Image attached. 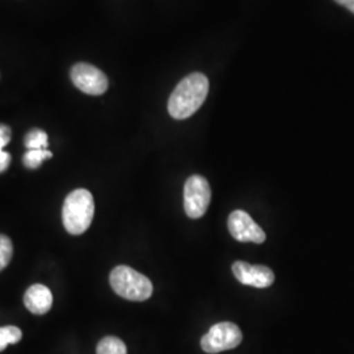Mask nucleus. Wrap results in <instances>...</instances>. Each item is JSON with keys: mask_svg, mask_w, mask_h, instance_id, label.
<instances>
[{"mask_svg": "<svg viewBox=\"0 0 354 354\" xmlns=\"http://www.w3.org/2000/svg\"><path fill=\"white\" fill-rule=\"evenodd\" d=\"M24 304L26 308L35 315H44L50 311L53 306V294L45 285H32L24 295Z\"/></svg>", "mask_w": 354, "mask_h": 354, "instance_id": "nucleus-9", "label": "nucleus"}, {"mask_svg": "<svg viewBox=\"0 0 354 354\" xmlns=\"http://www.w3.org/2000/svg\"><path fill=\"white\" fill-rule=\"evenodd\" d=\"M337 4L348 8L351 12L354 13V0H335Z\"/></svg>", "mask_w": 354, "mask_h": 354, "instance_id": "nucleus-17", "label": "nucleus"}, {"mask_svg": "<svg viewBox=\"0 0 354 354\" xmlns=\"http://www.w3.org/2000/svg\"><path fill=\"white\" fill-rule=\"evenodd\" d=\"M243 342L241 328L231 322H222L213 326L201 339L203 352L209 354L221 353L236 348Z\"/></svg>", "mask_w": 354, "mask_h": 354, "instance_id": "nucleus-4", "label": "nucleus"}, {"mask_svg": "<svg viewBox=\"0 0 354 354\" xmlns=\"http://www.w3.org/2000/svg\"><path fill=\"white\" fill-rule=\"evenodd\" d=\"M95 215V203L87 189L73 190L64 200V226L71 235H82L88 230Z\"/></svg>", "mask_w": 354, "mask_h": 354, "instance_id": "nucleus-2", "label": "nucleus"}, {"mask_svg": "<svg viewBox=\"0 0 354 354\" xmlns=\"http://www.w3.org/2000/svg\"><path fill=\"white\" fill-rule=\"evenodd\" d=\"M212 201V189L207 180L200 175L190 176L184 187V209L192 219L201 218Z\"/></svg>", "mask_w": 354, "mask_h": 354, "instance_id": "nucleus-5", "label": "nucleus"}, {"mask_svg": "<svg viewBox=\"0 0 354 354\" xmlns=\"http://www.w3.org/2000/svg\"><path fill=\"white\" fill-rule=\"evenodd\" d=\"M10 165H11V155L8 152H1L0 153V174H3Z\"/></svg>", "mask_w": 354, "mask_h": 354, "instance_id": "nucleus-16", "label": "nucleus"}, {"mask_svg": "<svg viewBox=\"0 0 354 354\" xmlns=\"http://www.w3.org/2000/svg\"><path fill=\"white\" fill-rule=\"evenodd\" d=\"M11 140V129L7 125H0V153L4 152V147L10 143Z\"/></svg>", "mask_w": 354, "mask_h": 354, "instance_id": "nucleus-15", "label": "nucleus"}, {"mask_svg": "<svg viewBox=\"0 0 354 354\" xmlns=\"http://www.w3.org/2000/svg\"><path fill=\"white\" fill-rule=\"evenodd\" d=\"M24 145L28 150L48 149V134L41 129H33L26 134Z\"/></svg>", "mask_w": 354, "mask_h": 354, "instance_id": "nucleus-11", "label": "nucleus"}, {"mask_svg": "<svg viewBox=\"0 0 354 354\" xmlns=\"http://www.w3.org/2000/svg\"><path fill=\"white\" fill-rule=\"evenodd\" d=\"M23 337L21 329L15 326L0 327V352H3L8 345L17 344Z\"/></svg>", "mask_w": 354, "mask_h": 354, "instance_id": "nucleus-12", "label": "nucleus"}, {"mask_svg": "<svg viewBox=\"0 0 354 354\" xmlns=\"http://www.w3.org/2000/svg\"><path fill=\"white\" fill-rule=\"evenodd\" d=\"M228 231L234 239L241 243L251 241L261 244L266 239L264 230L260 227L251 215L243 210H235L228 216Z\"/></svg>", "mask_w": 354, "mask_h": 354, "instance_id": "nucleus-7", "label": "nucleus"}, {"mask_svg": "<svg viewBox=\"0 0 354 354\" xmlns=\"http://www.w3.org/2000/svg\"><path fill=\"white\" fill-rule=\"evenodd\" d=\"M12 253L13 247L11 239L6 235H0V270H3L10 264L12 259Z\"/></svg>", "mask_w": 354, "mask_h": 354, "instance_id": "nucleus-14", "label": "nucleus"}, {"mask_svg": "<svg viewBox=\"0 0 354 354\" xmlns=\"http://www.w3.org/2000/svg\"><path fill=\"white\" fill-rule=\"evenodd\" d=\"M53 156L51 151L48 149H41V150H28L23 158V163L26 165V168L30 169H36L39 165H42L44 160L50 159Z\"/></svg>", "mask_w": 354, "mask_h": 354, "instance_id": "nucleus-13", "label": "nucleus"}, {"mask_svg": "<svg viewBox=\"0 0 354 354\" xmlns=\"http://www.w3.org/2000/svg\"><path fill=\"white\" fill-rule=\"evenodd\" d=\"M96 354H127V345L118 337L106 336L97 344Z\"/></svg>", "mask_w": 354, "mask_h": 354, "instance_id": "nucleus-10", "label": "nucleus"}, {"mask_svg": "<svg viewBox=\"0 0 354 354\" xmlns=\"http://www.w3.org/2000/svg\"><path fill=\"white\" fill-rule=\"evenodd\" d=\"M70 76L76 88L87 95L99 96L108 89V77L92 64H76L71 68Z\"/></svg>", "mask_w": 354, "mask_h": 354, "instance_id": "nucleus-6", "label": "nucleus"}, {"mask_svg": "<svg viewBox=\"0 0 354 354\" xmlns=\"http://www.w3.org/2000/svg\"><path fill=\"white\" fill-rule=\"evenodd\" d=\"M232 273L235 279L243 285L259 288V289L269 288L276 279L270 268L264 266H252L245 261H235L232 264Z\"/></svg>", "mask_w": 354, "mask_h": 354, "instance_id": "nucleus-8", "label": "nucleus"}, {"mask_svg": "<svg viewBox=\"0 0 354 354\" xmlns=\"http://www.w3.org/2000/svg\"><path fill=\"white\" fill-rule=\"evenodd\" d=\"M109 282L117 295L134 302L149 299L153 290L150 279L127 266H115L111 273Z\"/></svg>", "mask_w": 354, "mask_h": 354, "instance_id": "nucleus-3", "label": "nucleus"}, {"mask_svg": "<svg viewBox=\"0 0 354 354\" xmlns=\"http://www.w3.org/2000/svg\"><path fill=\"white\" fill-rule=\"evenodd\" d=\"M209 92V80L201 73L184 77L168 100V112L175 120H185L196 113Z\"/></svg>", "mask_w": 354, "mask_h": 354, "instance_id": "nucleus-1", "label": "nucleus"}]
</instances>
